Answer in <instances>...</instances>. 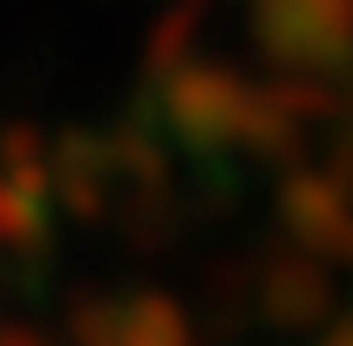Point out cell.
I'll return each instance as SVG.
<instances>
[{
  "label": "cell",
  "mask_w": 353,
  "mask_h": 346,
  "mask_svg": "<svg viewBox=\"0 0 353 346\" xmlns=\"http://www.w3.org/2000/svg\"><path fill=\"white\" fill-rule=\"evenodd\" d=\"M259 28L285 61H340L353 48V0H259Z\"/></svg>",
  "instance_id": "1"
},
{
  "label": "cell",
  "mask_w": 353,
  "mask_h": 346,
  "mask_svg": "<svg viewBox=\"0 0 353 346\" xmlns=\"http://www.w3.org/2000/svg\"><path fill=\"white\" fill-rule=\"evenodd\" d=\"M82 333L88 346H183V319L163 299H130L109 312H88Z\"/></svg>",
  "instance_id": "2"
},
{
  "label": "cell",
  "mask_w": 353,
  "mask_h": 346,
  "mask_svg": "<svg viewBox=\"0 0 353 346\" xmlns=\"http://www.w3.org/2000/svg\"><path fill=\"white\" fill-rule=\"evenodd\" d=\"M333 346H353V333H333Z\"/></svg>",
  "instance_id": "3"
}]
</instances>
